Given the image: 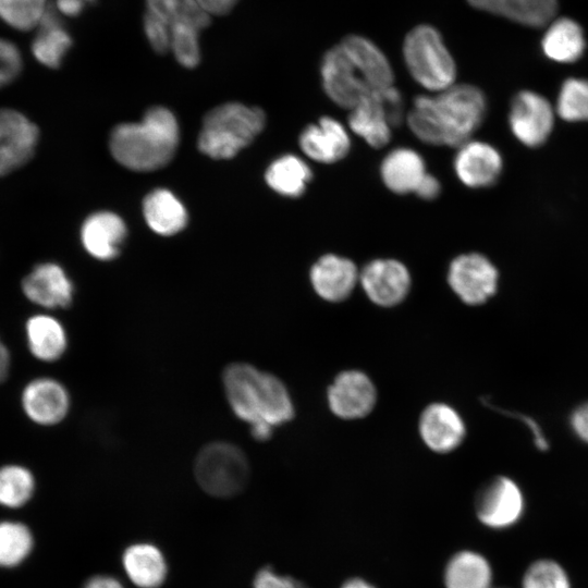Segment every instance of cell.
I'll return each instance as SVG.
<instances>
[{
  "label": "cell",
  "instance_id": "cell-1",
  "mask_svg": "<svg viewBox=\"0 0 588 588\" xmlns=\"http://www.w3.org/2000/svg\"><path fill=\"white\" fill-rule=\"evenodd\" d=\"M327 96L352 109L370 94L393 86V70L381 49L370 39L350 35L329 49L320 64Z\"/></svg>",
  "mask_w": 588,
  "mask_h": 588
},
{
  "label": "cell",
  "instance_id": "cell-2",
  "mask_svg": "<svg viewBox=\"0 0 588 588\" xmlns=\"http://www.w3.org/2000/svg\"><path fill=\"white\" fill-rule=\"evenodd\" d=\"M487 99L478 87L453 84L434 96L420 95L407 113L414 135L429 145L460 147L483 122Z\"/></svg>",
  "mask_w": 588,
  "mask_h": 588
},
{
  "label": "cell",
  "instance_id": "cell-3",
  "mask_svg": "<svg viewBox=\"0 0 588 588\" xmlns=\"http://www.w3.org/2000/svg\"><path fill=\"white\" fill-rule=\"evenodd\" d=\"M222 383L234 415L249 425L256 441H267L275 427L295 415L292 396L281 379L247 363L224 368Z\"/></svg>",
  "mask_w": 588,
  "mask_h": 588
},
{
  "label": "cell",
  "instance_id": "cell-4",
  "mask_svg": "<svg viewBox=\"0 0 588 588\" xmlns=\"http://www.w3.org/2000/svg\"><path fill=\"white\" fill-rule=\"evenodd\" d=\"M179 124L164 107L150 108L140 122L117 125L110 135L113 158L133 171H154L168 164L179 145Z\"/></svg>",
  "mask_w": 588,
  "mask_h": 588
},
{
  "label": "cell",
  "instance_id": "cell-5",
  "mask_svg": "<svg viewBox=\"0 0 588 588\" xmlns=\"http://www.w3.org/2000/svg\"><path fill=\"white\" fill-rule=\"evenodd\" d=\"M266 115L257 107L229 102L210 110L198 137L199 150L212 159H229L264 130Z\"/></svg>",
  "mask_w": 588,
  "mask_h": 588
},
{
  "label": "cell",
  "instance_id": "cell-6",
  "mask_svg": "<svg viewBox=\"0 0 588 588\" xmlns=\"http://www.w3.org/2000/svg\"><path fill=\"white\" fill-rule=\"evenodd\" d=\"M403 57L412 77L427 90L439 93L454 84V59L433 26L420 24L408 32Z\"/></svg>",
  "mask_w": 588,
  "mask_h": 588
},
{
  "label": "cell",
  "instance_id": "cell-7",
  "mask_svg": "<svg viewBox=\"0 0 588 588\" xmlns=\"http://www.w3.org/2000/svg\"><path fill=\"white\" fill-rule=\"evenodd\" d=\"M194 474L208 494L230 498L238 494L249 479V463L241 448L226 441L206 444L198 452Z\"/></svg>",
  "mask_w": 588,
  "mask_h": 588
},
{
  "label": "cell",
  "instance_id": "cell-8",
  "mask_svg": "<svg viewBox=\"0 0 588 588\" xmlns=\"http://www.w3.org/2000/svg\"><path fill=\"white\" fill-rule=\"evenodd\" d=\"M404 118V105L400 91L388 87L375 91L355 105L348 114V126L373 148L385 146L392 128L400 126Z\"/></svg>",
  "mask_w": 588,
  "mask_h": 588
},
{
  "label": "cell",
  "instance_id": "cell-9",
  "mask_svg": "<svg viewBox=\"0 0 588 588\" xmlns=\"http://www.w3.org/2000/svg\"><path fill=\"white\" fill-rule=\"evenodd\" d=\"M555 109L541 94L520 90L511 101L509 125L513 136L524 146L537 148L550 137L555 122Z\"/></svg>",
  "mask_w": 588,
  "mask_h": 588
},
{
  "label": "cell",
  "instance_id": "cell-10",
  "mask_svg": "<svg viewBox=\"0 0 588 588\" xmlns=\"http://www.w3.org/2000/svg\"><path fill=\"white\" fill-rule=\"evenodd\" d=\"M448 283L463 303L478 306L497 293L499 271L492 261L481 254H462L449 266Z\"/></svg>",
  "mask_w": 588,
  "mask_h": 588
},
{
  "label": "cell",
  "instance_id": "cell-11",
  "mask_svg": "<svg viewBox=\"0 0 588 588\" xmlns=\"http://www.w3.org/2000/svg\"><path fill=\"white\" fill-rule=\"evenodd\" d=\"M377 389L370 377L357 369L338 373L327 390L329 409L344 420L368 416L377 404Z\"/></svg>",
  "mask_w": 588,
  "mask_h": 588
},
{
  "label": "cell",
  "instance_id": "cell-12",
  "mask_svg": "<svg viewBox=\"0 0 588 588\" xmlns=\"http://www.w3.org/2000/svg\"><path fill=\"white\" fill-rule=\"evenodd\" d=\"M38 140V126L26 114L12 108H0V176L26 164L33 158Z\"/></svg>",
  "mask_w": 588,
  "mask_h": 588
},
{
  "label": "cell",
  "instance_id": "cell-13",
  "mask_svg": "<svg viewBox=\"0 0 588 588\" xmlns=\"http://www.w3.org/2000/svg\"><path fill=\"white\" fill-rule=\"evenodd\" d=\"M359 282L369 301L384 308L404 302L412 285L406 266L392 258L369 261L359 272Z\"/></svg>",
  "mask_w": 588,
  "mask_h": 588
},
{
  "label": "cell",
  "instance_id": "cell-14",
  "mask_svg": "<svg viewBox=\"0 0 588 588\" xmlns=\"http://www.w3.org/2000/svg\"><path fill=\"white\" fill-rule=\"evenodd\" d=\"M25 415L40 426L61 422L70 409V394L66 388L50 377H38L27 382L21 394Z\"/></svg>",
  "mask_w": 588,
  "mask_h": 588
},
{
  "label": "cell",
  "instance_id": "cell-15",
  "mask_svg": "<svg viewBox=\"0 0 588 588\" xmlns=\"http://www.w3.org/2000/svg\"><path fill=\"white\" fill-rule=\"evenodd\" d=\"M524 500L518 486L499 476L487 482L476 497V512L487 526L503 528L513 525L523 512Z\"/></svg>",
  "mask_w": 588,
  "mask_h": 588
},
{
  "label": "cell",
  "instance_id": "cell-16",
  "mask_svg": "<svg viewBox=\"0 0 588 588\" xmlns=\"http://www.w3.org/2000/svg\"><path fill=\"white\" fill-rule=\"evenodd\" d=\"M21 287L30 303L46 309L66 308L73 303V282L56 262L36 265L23 278Z\"/></svg>",
  "mask_w": 588,
  "mask_h": 588
},
{
  "label": "cell",
  "instance_id": "cell-17",
  "mask_svg": "<svg viewBox=\"0 0 588 588\" xmlns=\"http://www.w3.org/2000/svg\"><path fill=\"white\" fill-rule=\"evenodd\" d=\"M418 432L428 449L439 454H446L463 443L466 437V426L453 406L436 402L426 406L421 412Z\"/></svg>",
  "mask_w": 588,
  "mask_h": 588
},
{
  "label": "cell",
  "instance_id": "cell-18",
  "mask_svg": "<svg viewBox=\"0 0 588 588\" xmlns=\"http://www.w3.org/2000/svg\"><path fill=\"white\" fill-rule=\"evenodd\" d=\"M503 170L500 151L481 140H468L458 147L454 158V171L458 180L470 188L492 186Z\"/></svg>",
  "mask_w": 588,
  "mask_h": 588
},
{
  "label": "cell",
  "instance_id": "cell-19",
  "mask_svg": "<svg viewBox=\"0 0 588 588\" xmlns=\"http://www.w3.org/2000/svg\"><path fill=\"white\" fill-rule=\"evenodd\" d=\"M309 279L315 293L326 302L347 299L359 281L356 265L348 258L327 254L311 266Z\"/></svg>",
  "mask_w": 588,
  "mask_h": 588
},
{
  "label": "cell",
  "instance_id": "cell-20",
  "mask_svg": "<svg viewBox=\"0 0 588 588\" xmlns=\"http://www.w3.org/2000/svg\"><path fill=\"white\" fill-rule=\"evenodd\" d=\"M299 147L308 158L317 162L333 163L348 154L351 139L338 120L322 117L302 131Z\"/></svg>",
  "mask_w": 588,
  "mask_h": 588
},
{
  "label": "cell",
  "instance_id": "cell-21",
  "mask_svg": "<svg viewBox=\"0 0 588 588\" xmlns=\"http://www.w3.org/2000/svg\"><path fill=\"white\" fill-rule=\"evenodd\" d=\"M126 235L124 221L110 211L90 215L81 229L85 250L99 260L115 258Z\"/></svg>",
  "mask_w": 588,
  "mask_h": 588
},
{
  "label": "cell",
  "instance_id": "cell-22",
  "mask_svg": "<svg viewBox=\"0 0 588 588\" xmlns=\"http://www.w3.org/2000/svg\"><path fill=\"white\" fill-rule=\"evenodd\" d=\"M25 336L30 354L40 362H57L68 348L64 326L49 314L41 313L28 317Z\"/></svg>",
  "mask_w": 588,
  "mask_h": 588
},
{
  "label": "cell",
  "instance_id": "cell-23",
  "mask_svg": "<svg viewBox=\"0 0 588 588\" xmlns=\"http://www.w3.org/2000/svg\"><path fill=\"white\" fill-rule=\"evenodd\" d=\"M485 11L528 27L547 26L558 11V0H467Z\"/></svg>",
  "mask_w": 588,
  "mask_h": 588
},
{
  "label": "cell",
  "instance_id": "cell-24",
  "mask_svg": "<svg viewBox=\"0 0 588 588\" xmlns=\"http://www.w3.org/2000/svg\"><path fill=\"white\" fill-rule=\"evenodd\" d=\"M540 45L547 59L562 64L579 60L587 46L584 29L569 17L552 20L547 25Z\"/></svg>",
  "mask_w": 588,
  "mask_h": 588
},
{
  "label": "cell",
  "instance_id": "cell-25",
  "mask_svg": "<svg viewBox=\"0 0 588 588\" xmlns=\"http://www.w3.org/2000/svg\"><path fill=\"white\" fill-rule=\"evenodd\" d=\"M426 174L421 156L405 147L391 150L380 166L384 185L395 194L415 193Z\"/></svg>",
  "mask_w": 588,
  "mask_h": 588
},
{
  "label": "cell",
  "instance_id": "cell-26",
  "mask_svg": "<svg viewBox=\"0 0 588 588\" xmlns=\"http://www.w3.org/2000/svg\"><path fill=\"white\" fill-rule=\"evenodd\" d=\"M122 565L130 580L139 588H159L167 578L166 559L151 543L128 546L123 552Z\"/></svg>",
  "mask_w": 588,
  "mask_h": 588
},
{
  "label": "cell",
  "instance_id": "cell-27",
  "mask_svg": "<svg viewBox=\"0 0 588 588\" xmlns=\"http://www.w3.org/2000/svg\"><path fill=\"white\" fill-rule=\"evenodd\" d=\"M72 44V37L64 28L58 11L48 5L32 44L35 59L47 68L58 69Z\"/></svg>",
  "mask_w": 588,
  "mask_h": 588
},
{
  "label": "cell",
  "instance_id": "cell-28",
  "mask_svg": "<svg viewBox=\"0 0 588 588\" xmlns=\"http://www.w3.org/2000/svg\"><path fill=\"white\" fill-rule=\"evenodd\" d=\"M143 212L149 228L164 236L180 232L187 223L184 205L166 188L155 189L145 197Z\"/></svg>",
  "mask_w": 588,
  "mask_h": 588
},
{
  "label": "cell",
  "instance_id": "cell-29",
  "mask_svg": "<svg viewBox=\"0 0 588 588\" xmlns=\"http://www.w3.org/2000/svg\"><path fill=\"white\" fill-rule=\"evenodd\" d=\"M265 177L275 193L286 197H299L311 181L313 172L299 157L284 155L271 162Z\"/></svg>",
  "mask_w": 588,
  "mask_h": 588
},
{
  "label": "cell",
  "instance_id": "cell-30",
  "mask_svg": "<svg viewBox=\"0 0 588 588\" xmlns=\"http://www.w3.org/2000/svg\"><path fill=\"white\" fill-rule=\"evenodd\" d=\"M491 578L492 573L487 560L470 551L455 554L444 575L446 588H490Z\"/></svg>",
  "mask_w": 588,
  "mask_h": 588
},
{
  "label": "cell",
  "instance_id": "cell-31",
  "mask_svg": "<svg viewBox=\"0 0 588 588\" xmlns=\"http://www.w3.org/2000/svg\"><path fill=\"white\" fill-rule=\"evenodd\" d=\"M35 490L32 471L16 464L0 467V505L20 507L29 501Z\"/></svg>",
  "mask_w": 588,
  "mask_h": 588
},
{
  "label": "cell",
  "instance_id": "cell-32",
  "mask_svg": "<svg viewBox=\"0 0 588 588\" xmlns=\"http://www.w3.org/2000/svg\"><path fill=\"white\" fill-rule=\"evenodd\" d=\"M554 109L556 115L566 122H588V79L566 78L559 89Z\"/></svg>",
  "mask_w": 588,
  "mask_h": 588
},
{
  "label": "cell",
  "instance_id": "cell-33",
  "mask_svg": "<svg viewBox=\"0 0 588 588\" xmlns=\"http://www.w3.org/2000/svg\"><path fill=\"white\" fill-rule=\"evenodd\" d=\"M147 10L164 21L170 27L175 24H191L199 29L206 28L210 15L194 0H145Z\"/></svg>",
  "mask_w": 588,
  "mask_h": 588
},
{
  "label": "cell",
  "instance_id": "cell-34",
  "mask_svg": "<svg viewBox=\"0 0 588 588\" xmlns=\"http://www.w3.org/2000/svg\"><path fill=\"white\" fill-rule=\"evenodd\" d=\"M34 546L28 527L19 522H0V567H14L30 553Z\"/></svg>",
  "mask_w": 588,
  "mask_h": 588
},
{
  "label": "cell",
  "instance_id": "cell-35",
  "mask_svg": "<svg viewBox=\"0 0 588 588\" xmlns=\"http://www.w3.org/2000/svg\"><path fill=\"white\" fill-rule=\"evenodd\" d=\"M47 8L46 0H0V17L25 32L39 25Z\"/></svg>",
  "mask_w": 588,
  "mask_h": 588
},
{
  "label": "cell",
  "instance_id": "cell-36",
  "mask_svg": "<svg viewBox=\"0 0 588 588\" xmlns=\"http://www.w3.org/2000/svg\"><path fill=\"white\" fill-rule=\"evenodd\" d=\"M171 28V48L177 62L187 69L200 61L199 29L191 24H175Z\"/></svg>",
  "mask_w": 588,
  "mask_h": 588
},
{
  "label": "cell",
  "instance_id": "cell-37",
  "mask_svg": "<svg viewBox=\"0 0 588 588\" xmlns=\"http://www.w3.org/2000/svg\"><path fill=\"white\" fill-rule=\"evenodd\" d=\"M523 588H569L563 568L553 561L534 563L525 573Z\"/></svg>",
  "mask_w": 588,
  "mask_h": 588
},
{
  "label": "cell",
  "instance_id": "cell-38",
  "mask_svg": "<svg viewBox=\"0 0 588 588\" xmlns=\"http://www.w3.org/2000/svg\"><path fill=\"white\" fill-rule=\"evenodd\" d=\"M23 59L16 45L0 38V89L11 84L21 73Z\"/></svg>",
  "mask_w": 588,
  "mask_h": 588
},
{
  "label": "cell",
  "instance_id": "cell-39",
  "mask_svg": "<svg viewBox=\"0 0 588 588\" xmlns=\"http://www.w3.org/2000/svg\"><path fill=\"white\" fill-rule=\"evenodd\" d=\"M144 32L151 48L158 53H166L171 48L170 26L146 10L144 14Z\"/></svg>",
  "mask_w": 588,
  "mask_h": 588
},
{
  "label": "cell",
  "instance_id": "cell-40",
  "mask_svg": "<svg viewBox=\"0 0 588 588\" xmlns=\"http://www.w3.org/2000/svg\"><path fill=\"white\" fill-rule=\"evenodd\" d=\"M254 588H307L303 583L287 576H281L265 567L254 578Z\"/></svg>",
  "mask_w": 588,
  "mask_h": 588
},
{
  "label": "cell",
  "instance_id": "cell-41",
  "mask_svg": "<svg viewBox=\"0 0 588 588\" xmlns=\"http://www.w3.org/2000/svg\"><path fill=\"white\" fill-rule=\"evenodd\" d=\"M571 427L580 440L588 443V403L581 404L573 412Z\"/></svg>",
  "mask_w": 588,
  "mask_h": 588
},
{
  "label": "cell",
  "instance_id": "cell-42",
  "mask_svg": "<svg viewBox=\"0 0 588 588\" xmlns=\"http://www.w3.org/2000/svg\"><path fill=\"white\" fill-rule=\"evenodd\" d=\"M207 14L224 15L232 11L238 0H194Z\"/></svg>",
  "mask_w": 588,
  "mask_h": 588
},
{
  "label": "cell",
  "instance_id": "cell-43",
  "mask_svg": "<svg viewBox=\"0 0 588 588\" xmlns=\"http://www.w3.org/2000/svg\"><path fill=\"white\" fill-rule=\"evenodd\" d=\"M441 191L440 182L433 175L427 173L415 194L426 200H431L439 196Z\"/></svg>",
  "mask_w": 588,
  "mask_h": 588
},
{
  "label": "cell",
  "instance_id": "cell-44",
  "mask_svg": "<svg viewBox=\"0 0 588 588\" xmlns=\"http://www.w3.org/2000/svg\"><path fill=\"white\" fill-rule=\"evenodd\" d=\"M85 2L83 0H57L56 1V8L57 11L68 15V16H77L82 13L85 7Z\"/></svg>",
  "mask_w": 588,
  "mask_h": 588
},
{
  "label": "cell",
  "instance_id": "cell-45",
  "mask_svg": "<svg viewBox=\"0 0 588 588\" xmlns=\"http://www.w3.org/2000/svg\"><path fill=\"white\" fill-rule=\"evenodd\" d=\"M83 588H124L114 577L108 575H96L89 578Z\"/></svg>",
  "mask_w": 588,
  "mask_h": 588
},
{
  "label": "cell",
  "instance_id": "cell-46",
  "mask_svg": "<svg viewBox=\"0 0 588 588\" xmlns=\"http://www.w3.org/2000/svg\"><path fill=\"white\" fill-rule=\"evenodd\" d=\"M10 364H11L10 352L8 347L5 346V344L2 342V340L0 339V383H2L5 380L9 373Z\"/></svg>",
  "mask_w": 588,
  "mask_h": 588
},
{
  "label": "cell",
  "instance_id": "cell-47",
  "mask_svg": "<svg viewBox=\"0 0 588 588\" xmlns=\"http://www.w3.org/2000/svg\"><path fill=\"white\" fill-rule=\"evenodd\" d=\"M342 588H373V587L363 579L354 578V579L347 580L342 586Z\"/></svg>",
  "mask_w": 588,
  "mask_h": 588
},
{
  "label": "cell",
  "instance_id": "cell-48",
  "mask_svg": "<svg viewBox=\"0 0 588 588\" xmlns=\"http://www.w3.org/2000/svg\"><path fill=\"white\" fill-rule=\"evenodd\" d=\"M85 3H94L96 0H83Z\"/></svg>",
  "mask_w": 588,
  "mask_h": 588
}]
</instances>
